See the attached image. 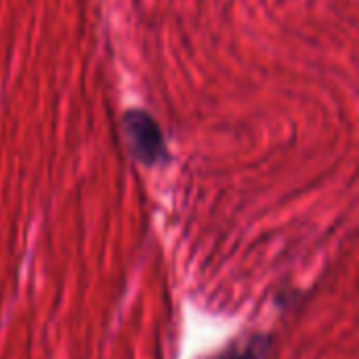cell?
I'll return each mask as SVG.
<instances>
[{"mask_svg": "<svg viewBox=\"0 0 359 359\" xmlns=\"http://www.w3.org/2000/svg\"><path fill=\"white\" fill-rule=\"evenodd\" d=\"M124 135L133 156L143 164H156L164 158V141L160 128L147 114L133 111L124 118Z\"/></svg>", "mask_w": 359, "mask_h": 359, "instance_id": "1", "label": "cell"}, {"mask_svg": "<svg viewBox=\"0 0 359 359\" xmlns=\"http://www.w3.org/2000/svg\"><path fill=\"white\" fill-rule=\"evenodd\" d=\"M263 347H265V343L252 341V343H248V345L242 347V349L233 347V349L221 353L219 358L212 359H263Z\"/></svg>", "mask_w": 359, "mask_h": 359, "instance_id": "2", "label": "cell"}]
</instances>
